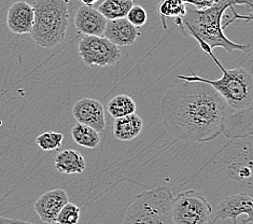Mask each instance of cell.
<instances>
[{"label": "cell", "mask_w": 253, "mask_h": 224, "mask_svg": "<svg viewBox=\"0 0 253 224\" xmlns=\"http://www.w3.org/2000/svg\"><path fill=\"white\" fill-rule=\"evenodd\" d=\"M71 137L78 146L86 149L97 148L100 142V136L97 131L80 123H76L71 127Z\"/></svg>", "instance_id": "2e32d148"}, {"label": "cell", "mask_w": 253, "mask_h": 224, "mask_svg": "<svg viewBox=\"0 0 253 224\" xmlns=\"http://www.w3.org/2000/svg\"><path fill=\"white\" fill-rule=\"evenodd\" d=\"M182 1L184 3L191 4L192 7H194V9L204 10V9L211 7L213 3L219 1V0H182Z\"/></svg>", "instance_id": "cb8c5ba5"}, {"label": "cell", "mask_w": 253, "mask_h": 224, "mask_svg": "<svg viewBox=\"0 0 253 224\" xmlns=\"http://www.w3.org/2000/svg\"><path fill=\"white\" fill-rule=\"evenodd\" d=\"M34 25V8L26 1H16L11 5L7 14V26L16 35L31 34Z\"/></svg>", "instance_id": "7c38bea8"}, {"label": "cell", "mask_w": 253, "mask_h": 224, "mask_svg": "<svg viewBox=\"0 0 253 224\" xmlns=\"http://www.w3.org/2000/svg\"><path fill=\"white\" fill-rule=\"evenodd\" d=\"M136 102L128 95H117L108 102V112L113 119L136 113Z\"/></svg>", "instance_id": "ac0fdd59"}, {"label": "cell", "mask_w": 253, "mask_h": 224, "mask_svg": "<svg viewBox=\"0 0 253 224\" xmlns=\"http://www.w3.org/2000/svg\"><path fill=\"white\" fill-rule=\"evenodd\" d=\"M143 121L137 113L114 119L113 136L120 141H131L140 135Z\"/></svg>", "instance_id": "5bb4252c"}, {"label": "cell", "mask_w": 253, "mask_h": 224, "mask_svg": "<svg viewBox=\"0 0 253 224\" xmlns=\"http://www.w3.org/2000/svg\"><path fill=\"white\" fill-rule=\"evenodd\" d=\"M68 202L67 193L62 189H55L42 194L36 201L34 209L42 222L54 224L58 213Z\"/></svg>", "instance_id": "30bf717a"}, {"label": "cell", "mask_w": 253, "mask_h": 224, "mask_svg": "<svg viewBox=\"0 0 253 224\" xmlns=\"http://www.w3.org/2000/svg\"><path fill=\"white\" fill-rule=\"evenodd\" d=\"M171 215L174 224H214L212 207L203 193L183 191L172 198Z\"/></svg>", "instance_id": "8992f818"}, {"label": "cell", "mask_w": 253, "mask_h": 224, "mask_svg": "<svg viewBox=\"0 0 253 224\" xmlns=\"http://www.w3.org/2000/svg\"><path fill=\"white\" fill-rule=\"evenodd\" d=\"M132 5L134 2L127 1V0H105L97 10L107 21H112L125 19Z\"/></svg>", "instance_id": "e0dca14e"}, {"label": "cell", "mask_w": 253, "mask_h": 224, "mask_svg": "<svg viewBox=\"0 0 253 224\" xmlns=\"http://www.w3.org/2000/svg\"><path fill=\"white\" fill-rule=\"evenodd\" d=\"M172 192L166 186L142 191L127 206L123 224H174Z\"/></svg>", "instance_id": "5b68a950"}, {"label": "cell", "mask_w": 253, "mask_h": 224, "mask_svg": "<svg viewBox=\"0 0 253 224\" xmlns=\"http://www.w3.org/2000/svg\"><path fill=\"white\" fill-rule=\"evenodd\" d=\"M78 54L88 67H108L121 58V51L104 36H83L78 44Z\"/></svg>", "instance_id": "52a82bcc"}, {"label": "cell", "mask_w": 253, "mask_h": 224, "mask_svg": "<svg viewBox=\"0 0 253 224\" xmlns=\"http://www.w3.org/2000/svg\"><path fill=\"white\" fill-rule=\"evenodd\" d=\"M186 10L188 8L182 0H163L158 7V12L162 17L163 27L166 28V19H182L186 14Z\"/></svg>", "instance_id": "d6986e66"}, {"label": "cell", "mask_w": 253, "mask_h": 224, "mask_svg": "<svg viewBox=\"0 0 253 224\" xmlns=\"http://www.w3.org/2000/svg\"><path fill=\"white\" fill-rule=\"evenodd\" d=\"M69 0H34V25L31 37L43 49L61 45L69 26Z\"/></svg>", "instance_id": "277c9868"}, {"label": "cell", "mask_w": 253, "mask_h": 224, "mask_svg": "<svg viewBox=\"0 0 253 224\" xmlns=\"http://www.w3.org/2000/svg\"><path fill=\"white\" fill-rule=\"evenodd\" d=\"M139 30L125 19L107 21L104 37L117 46H129L135 44Z\"/></svg>", "instance_id": "4fadbf2b"}, {"label": "cell", "mask_w": 253, "mask_h": 224, "mask_svg": "<svg viewBox=\"0 0 253 224\" xmlns=\"http://www.w3.org/2000/svg\"><path fill=\"white\" fill-rule=\"evenodd\" d=\"M80 208L68 202L58 213L54 224H77L80 220Z\"/></svg>", "instance_id": "44dd1931"}, {"label": "cell", "mask_w": 253, "mask_h": 224, "mask_svg": "<svg viewBox=\"0 0 253 224\" xmlns=\"http://www.w3.org/2000/svg\"><path fill=\"white\" fill-rule=\"evenodd\" d=\"M245 215L244 224H253V199L249 194L240 193L226 196L218 205L214 220L231 219L233 224H237V218Z\"/></svg>", "instance_id": "ba28073f"}, {"label": "cell", "mask_w": 253, "mask_h": 224, "mask_svg": "<svg viewBox=\"0 0 253 224\" xmlns=\"http://www.w3.org/2000/svg\"><path fill=\"white\" fill-rule=\"evenodd\" d=\"M251 168H252V161H240L235 162L233 164L227 167L228 175L233 179L237 181L244 180H251Z\"/></svg>", "instance_id": "7402d4cb"}, {"label": "cell", "mask_w": 253, "mask_h": 224, "mask_svg": "<svg viewBox=\"0 0 253 224\" xmlns=\"http://www.w3.org/2000/svg\"><path fill=\"white\" fill-rule=\"evenodd\" d=\"M71 114L77 123L87 125L98 133L106 129L105 108L100 101L93 98H82L75 102Z\"/></svg>", "instance_id": "9c48e42d"}, {"label": "cell", "mask_w": 253, "mask_h": 224, "mask_svg": "<svg viewBox=\"0 0 253 224\" xmlns=\"http://www.w3.org/2000/svg\"><path fill=\"white\" fill-rule=\"evenodd\" d=\"M64 135L58 132H44L36 138V144L43 151L58 150L63 146Z\"/></svg>", "instance_id": "ffe728a7"}, {"label": "cell", "mask_w": 253, "mask_h": 224, "mask_svg": "<svg viewBox=\"0 0 253 224\" xmlns=\"http://www.w3.org/2000/svg\"><path fill=\"white\" fill-rule=\"evenodd\" d=\"M54 164L58 173L66 175L81 174L86 168L84 157L80 152L72 149L61 151L54 159Z\"/></svg>", "instance_id": "9a60e30c"}, {"label": "cell", "mask_w": 253, "mask_h": 224, "mask_svg": "<svg viewBox=\"0 0 253 224\" xmlns=\"http://www.w3.org/2000/svg\"><path fill=\"white\" fill-rule=\"evenodd\" d=\"M0 224H9L7 218L0 216Z\"/></svg>", "instance_id": "4316f807"}, {"label": "cell", "mask_w": 253, "mask_h": 224, "mask_svg": "<svg viewBox=\"0 0 253 224\" xmlns=\"http://www.w3.org/2000/svg\"><path fill=\"white\" fill-rule=\"evenodd\" d=\"M126 20L136 28H140L146 25V23L148 22V13L141 5L134 4L132 8L129 10L127 16H126Z\"/></svg>", "instance_id": "603a6c76"}, {"label": "cell", "mask_w": 253, "mask_h": 224, "mask_svg": "<svg viewBox=\"0 0 253 224\" xmlns=\"http://www.w3.org/2000/svg\"><path fill=\"white\" fill-rule=\"evenodd\" d=\"M74 25L83 36H104L107 20L97 9L82 5L76 12Z\"/></svg>", "instance_id": "8fae6325"}, {"label": "cell", "mask_w": 253, "mask_h": 224, "mask_svg": "<svg viewBox=\"0 0 253 224\" xmlns=\"http://www.w3.org/2000/svg\"><path fill=\"white\" fill-rule=\"evenodd\" d=\"M236 5H247L252 9L251 0H219L207 9L186 10L184 17L174 20V24L181 29L184 36H190L194 39L205 54L212 52L215 47H222L227 53H249L250 45L236 44L224 34L225 26L222 20L227 9L233 10L234 15L238 17V20H251V14L236 13L233 9Z\"/></svg>", "instance_id": "7a4b0ae2"}, {"label": "cell", "mask_w": 253, "mask_h": 224, "mask_svg": "<svg viewBox=\"0 0 253 224\" xmlns=\"http://www.w3.org/2000/svg\"><path fill=\"white\" fill-rule=\"evenodd\" d=\"M81 3H83V5H87V7H93V4H95L98 0H79Z\"/></svg>", "instance_id": "484cf974"}, {"label": "cell", "mask_w": 253, "mask_h": 224, "mask_svg": "<svg viewBox=\"0 0 253 224\" xmlns=\"http://www.w3.org/2000/svg\"><path fill=\"white\" fill-rule=\"evenodd\" d=\"M127 1H132V2H135V0H127Z\"/></svg>", "instance_id": "83f0119b"}, {"label": "cell", "mask_w": 253, "mask_h": 224, "mask_svg": "<svg viewBox=\"0 0 253 224\" xmlns=\"http://www.w3.org/2000/svg\"><path fill=\"white\" fill-rule=\"evenodd\" d=\"M7 220L9 222V224H35L32 222H26V221L19 220V219H13V218H7Z\"/></svg>", "instance_id": "d4e9b609"}, {"label": "cell", "mask_w": 253, "mask_h": 224, "mask_svg": "<svg viewBox=\"0 0 253 224\" xmlns=\"http://www.w3.org/2000/svg\"><path fill=\"white\" fill-rule=\"evenodd\" d=\"M222 71L219 79H207L197 76L191 70V75H178L179 80L184 82H202L211 86L225 100L228 108L237 113L251 112L253 104V78L251 72L242 67L226 69L212 52L207 54Z\"/></svg>", "instance_id": "3957f363"}, {"label": "cell", "mask_w": 253, "mask_h": 224, "mask_svg": "<svg viewBox=\"0 0 253 224\" xmlns=\"http://www.w3.org/2000/svg\"><path fill=\"white\" fill-rule=\"evenodd\" d=\"M228 106L209 84L184 82L167 90L160 116L169 135L179 140L208 142L226 133Z\"/></svg>", "instance_id": "6da1fadb"}]
</instances>
